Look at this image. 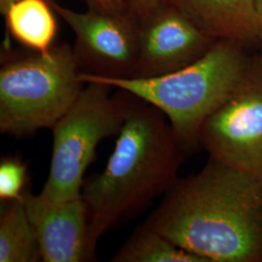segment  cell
<instances>
[{
	"instance_id": "1",
	"label": "cell",
	"mask_w": 262,
	"mask_h": 262,
	"mask_svg": "<svg viewBox=\"0 0 262 262\" xmlns=\"http://www.w3.org/2000/svg\"><path fill=\"white\" fill-rule=\"evenodd\" d=\"M145 225L206 262H262V183L210 159Z\"/></svg>"
},
{
	"instance_id": "2",
	"label": "cell",
	"mask_w": 262,
	"mask_h": 262,
	"mask_svg": "<svg viewBox=\"0 0 262 262\" xmlns=\"http://www.w3.org/2000/svg\"><path fill=\"white\" fill-rule=\"evenodd\" d=\"M122 92L124 121L114 151L103 171L85 179L82 188L94 256L104 234L166 194L178 181L182 161L183 148L165 115Z\"/></svg>"
},
{
	"instance_id": "3",
	"label": "cell",
	"mask_w": 262,
	"mask_h": 262,
	"mask_svg": "<svg viewBox=\"0 0 262 262\" xmlns=\"http://www.w3.org/2000/svg\"><path fill=\"white\" fill-rule=\"evenodd\" d=\"M254 61L240 43L216 40L194 62L152 78H108L81 72V80L109 84L150 103L167 118L180 145H198L207 118L225 103L250 74Z\"/></svg>"
},
{
	"instance_id": "4",
	"label": "cell",
	"mask_w": 262,
	"mask_h": 262,
	"mask_svg": "<svg viewBox=\"0 0 262 262\" xmlns=\"http://www.w3.org/2000/svg\"><path fill=\"white\" fill-rule=\"evenodd\" d=\"M73 48L56 43L47 54L33 52L0 69V131L27 137L53 128L83 91Z\"/></svg>"
},
{
	"instance_id": "5",
	"label": "cell",
	"mask_w": 262,
	"mask_h": 262,
	"mask_svg": "<svg viewBox=\"0 0 262 262\" xmlns=\"http://www.w3.org/2000/svg\"><path fill=\"white\" fill-rule=\"evenodd\" d=\"M113 88L85 83L69 110L53 126V152L47 181L40 192L55 202L82 196L84 173L101 141L118 135L124 121L122 95Z\"/></svg>"
},
{
	"instance_id": "6",
	"label": "cell",
	"mask_w": 262,
	"mask_h": 262,
	"mask_svg": "<svg viewBox=\"0 0 262 262\" xmlns=\"http://www.w3.org/2000/svg\"><path fill=\"white\" fill-rule=\"evenodd\" d=\"M198 143L210 159L262 183V56L233 94L203 122Z\"/></svg>"
},
{
	"instance_id": "7",
	"label": "cell",
	"mask_w": 262,
	"mask_h": 262,
	"mask_svg": "<svg viewBox=\"0 0 262 262\" xmlns=\"http://www.w3.org/2000/svg\"><path fill=\"white\" fill-rule=\"evenodd\" d=\"M75 34L73 51L82 72L108 78H132L138 55V21L93 9L77 12L50 1Z\"/></svg>"
},
{
	"instance_id": "8",
	"label": "cell",
	"mask_w": 262,
	"mask_h": 262,
	"mask_svg": "<svg viewBox=\"0 0 262 262\" xmlns=\"http://www.w3.org/2000/svg\"><path fill=\"white\" fill-rule=\"evenodd\" d=\"M138 55L132 78L177 71L203 56L216 41L167 3L138 23Z\"/></svg>"
},
{
	"instance_id": "9",
	"label": "cell",
	"mask_w": 262,
	"mask_h": 262,
	"mask_svg": "<svg viewBox=\"0 0 262 262\" xmlns=\"http://www.w3.org/2000/svg\"><path fill=\"white\" fill-rule=\"evenodd\" d=\"M24 204L44 262H84L95 258L90 247L88 209L82 196L55 202L26 191Z\"/></svg>"
},
{
	"instance_id": "10",
	"label": "cell",
	"mask_w": 262,
	"mask_h": 262,
	"mask_svg": "<svg viewBox=\"0 0 262 262\" xmlns=\"http://www.w3.org/2000/svg\"><path fill=\"white\" fill-rule=\"evenodd\" d=\"M215 40L257 42L255 0H166Z\"/></svg>"
},
{
	"instance_id": "11",
	"label": "cell",
	"mask_w": 262,
	"mask_h": 262,
	"mask_svg": "<svg viewBox=\"0 0 262 262\" xmlns=\"http://www.w3.org/2000/svg\"><path fill=\"white\" fill-rule=\"evenodd\" d=\"M3 18L11 37L32 52L47 54L56 44V12L49 0H17Z\"/></svg>"
},
{
	"instance_id": "12",
	"label": "cell",
	"mask_w": 262,
	"mask_h": 262,
	"mask_svg": "<svg viewBox=\"0 0 262 262\" xmlns=\"http://www.w3.org/2000/svg\"><path fill=\"white\" fill-rule=\"evenodd\" d=\"M0 262L42 260L40 247L23 200L1 201Z\"/></svg>"
},
{
	"instance_id": "13",
	"label": "cell",
	"mask_w": 262,
	"mask_h": 262,
	"mask_svg": "<svg viewBox=\"0 0 262 262\" xmlns=\"http://www.w3.org/2000/svg\"><path fill=\"white\" fill-rule=\"evenodd\" d=\"M113 262H206L144 225L113 255Z\"/></svg>"
},
{
	"instance_id": "14",
	"label": "cell",
	"mask_w": 262,
	"mask_h": 262,
	"mask_svg": "<svg viewBox=\"0 0 262 262\" xmlns=\"http://www.w3.org/2000/svg\"><path fill=\"white\" fill-rule=\"evenodd\" d=\"M28 184V165L17 158L2 159L0 163L1 201L23 200Z\"/></svg>"
},
{
	"instance_id": "15",
	"label": "cell",
	"mask_w": 262,
	"mask_h": 262,
	"mask_svg": "<svg viewBox=\"0 0 262 262\" xmlns=\"http://www.w3.org/2000/svg\"><path fill=\"white\" fill-rule=\"evenodd\" d=\"M131 16L138 23L147 19L156 10L166 3V0H122Z\"/></svg>"
},
{
	"instance_id": "16",
	"label": "cell",
	"mask_w": 262,
	"mask_h": 262,
	"mask_svg": "<svg viewBox=\"0 0 262 262\" xmlns=\"http://www.w3.org/2000/svg\"><path fill=\"white\" fill-rule=\"evenodd\" d=\"M89 9L119 16L131 15L122 0H84Z\"/></svg>"
},
{
	"instance_id": "17",
	"label": "cell",
	"mask_w": 262,
	"mask_h": 262,
	"mask_svg": "<svg viewBox=\"0 0 262 262\" xmlns=\"http://www.w3.org/2000/svg\"><path fill=\"white\" fill-rule=\"evenodd\" d=\"M255 19L257 29V42L261 46L262 56V0H255Z\"/></svg>"
},
{
	"instance_id": "18",
	"label": "cell",
	"mask_w": 262,
	"mask_h": 262,
	"mask_svg": "<svg viewBox=\"0 0 262 262\" xmlns=\"http://www.w3.org/2000/svg\"><path fill=\"white\" fill-rule=\"evenodd\" d=\"M17 0H0V13L2 16H4L6 14V12L8 11L10 6L16 2ZM49 1H56V0H49Z\"/></svg>"
}]
</instances>
